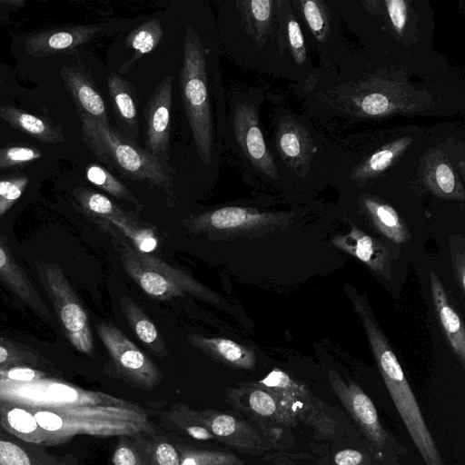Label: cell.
<instances>
[{
  "label": "cell",
  "mask_w": 465,
  "mask_h": 465,
  "mask_svg": "<svg viewBox=\"0 0 465 465\" xmlns=\"http://www.w3.org/2000/svg\"><path fill=\"white\" fill-rule=\"evenodd\" d=\"M37 428L27 440L40 442L74 434L130 436L151 433L153 427L144 411L134 403L115 405H76L58 410L27 409Z\"/></svg>",
  "instance_id": "cell-1"
},
{
  "label": "cell",
  "mask_w": 465,
  "mask_h": 465,
  "mask_svg": "<svg viewBox=\"0 0 465 465\" xmlns=\"http://www.w3.org/2000/svg\"><path fill=\"white\" fill-rule=\"evenodd\" d=\"M82 128L87 144L102 162L122 175L146 182L173 194V170L118 129L81 114Z\"/></svg>",
  "instance_id": "cell-2"
},
{
  "label": "cell",
  "mask_w": 465,
  "mask_h": 465,
  "mask_svg": "<svg viewBox=\"0 0 465 465\" xmlns=\"http://www.w3.org/2000/svg\"><path fill=\"white\" fill-rule=\"evenodd\" d=\"M351 115L382 117L393 114H417L429 109L430 94L419 92L391 74H377L338 94L337 100Z\"/></svg>",
  "instance_id": "cell-3"
},
{
  "label": "cell",
  "mask_w": 465,
  "mask_h": 465,
  "mask_svg": "<svg viewBox=\"0 0 465 465\" xmlns=\"http://www.w3.org/2000/svg\"><path fill=\"white\" fill-rule=\"evenodd\" d=\"M180 84L186 117L199 157L212 160L213 124L208 95L206 63L197 34L187 27L183 45Z\"/></svg>",
  "instance_id": "cell-4"
},
{
  "label": "cell",
  "mask_w": 465,
  "mask_h": 465,
  "mask_svg": "<svg viewBox=\"0 0 465 465\" xmlns=\"http://www.w3.org/2000/svg\"><path fill=\"white\" fill-rule=\"evenodd\" d=\"M0 403H15V407L22 404L23 409L58 410L76 405L125 406L132 402L41 377L28 381L0 379Z\"/></svg>",
  "instance_id": "cell-5"
},
{
  "label": "cell",
  "mask_w": 465,
  "mask_h": 465,
  "mask_svg": "<svg viewBox=\"0 0 465 465\" xmlns=\"http://www.w3.org/2000/svg\"><path fill=\"white\" fill-rule=\"evenodd\" d=\"M35 267L67 339L77 351L91 355L94 341L88 318L63 270L48 262H38Z\"/></svg>",
  "instance_id": "cell-6"
},
{
  "label": "cell",
  "mask_w": 465,
  "mask_h": 465,
  "mask_svg": "<svg viewBox=\"0 0 465 465\" xmlns=\"http://www.w3.org/2000/svg\"><path fill=\"white\" fill-rule=\"evenodd\" d=\"M122 256L127 273L151 296L169 299L187 292L213 302L218 301L214 294L185 272L158 258L133 251L129 247L122 251Z\"/></svg>",
  "instance_id": "cell-7"
},
{
  "label": "cell",
  "mask_w": 465,
  "mask_h": 465,
  "mask_svg": "<svg viewBox=\"0 0 465 465\" xmlns=\"http://www.w3.org/2000/svg\"><path fill=\"white\" fill-rule=\"evenodd\" d=\"M97 332L123 376L145 389H151L157 383V367L118 328L101 323L97 326Z\"/></svg>",
  "instance_id": "cell-8"
},
{
  "label": "cell",
  "mask_w": 465,
  "mask_h": 465,
  "mask_svg": "<svg viewBox=\"0 0 465 465\" xmlns=\"http://www.w3.org/2000/svg\"><path fill=\"white\" fill-rule=\"evenodd\" d=\"M232 121L237 143L244 155L258 171L272 179H278V170L265 143L255 106L250 102L238 104Z\"/></svg>",
  "instance_id": "cell-9"
},
{
  "label": "cell",
  "mask_w": 465,
  "mask_h": 465,
  "mask_svg": "<svg viewBox=\"0 0 465 465\" xmlns=\"http://www.w3.org/2000/svg\"><path fill=\"white\" fill-rule=\"evenodd\" d=\"M173 76H165L154 88L144 108L145 150L160 160L168 159Z\"/></svg>",
  "instance_id": "cell-10"
},
{
  "label": "cell",
  "mask_w": 465,
  "mask_h": 465,
  "mask_svg": "<svg viewBox=\"0 0 465 465\" xmlns=\"http://www.w3.org/2000/svg\"><path fill=\"white\" fill-rule=\"evenodd\" d=\"M329 382L367 438L377 447H382L387 434L371 398L356 383H345L334 371H329Z\"/></svg>",
  "instance_id": "cell-11"
},
{
  "label": "cell",
  "mask_w": 465,
  "mask_h": 465,
  "mask_svg": "<svg viewBox=\"0 0 465 465\" xmlns=\"http://www.w3.org/2000/svg\"><path fill=\"white\" fill-rule=\"evenodd\" d=\"M275 143L285 165L296 174L305 175L317 151L308 130L294 118L282 117L277 125Z\"/></svg>",
  "instance_id": "cell-12"
},
{
  "label": "cell",
  "mask_w": 465,
  "mask_h": 465,
  "mask_svg": "<svg viewBox=\"0 0 465 465\" xmlns=\"http://www.w3.org/2000/svg\"><path fill=\"white\" fill-rule=\"evenodd\" d=\"M421 160L422 181L434 195L460 202L465 200L462 182L444 152L430 148Z\"/></svg>",
  "instance_id": "cell-13"
},
{
  "label": "cell",
  "mask_w": 465,
  "mask_h": 465,
  "mask_svg": "<svg viewBox=\"0 0 465 465\" xmlns=\"http://www.w3.org/2000/svg\"><path fill=\"white\" fill-rule=\"evenodd\" d=\"M282 213H263L252 208L229 206L203 213L194 219L199 230L236 231L261 228L280 223Z\"/></svg>",
  "instance_id": "cell-14"
},
{
  "label": "cell",
  "mask_w": 465,
  "mask_h": 465,
  "mask_svg": "<svg viewBox=\"0 0 465 465\" xmlns=\"http://www.w3.org/2000/svg\"><path fill=\"white\" fill-rule=\"evenodd\" d=\"M0 281L35 313L52 320L51 312L36 287L1 238Z\"/></svg>",
  "instance_id": "cell-15"
},
{
  "label": "cell",
  "mask_w": 465,
  "mask_h": 465,
  "mask_svg": "<svg viewBox=\"0 0 465 465\" xmlns=\"http://www.w3.org/2000/svg\"><path fill=\"white\" fill-rule=\"evenodd\" d=\"M200 425L207 428L221 441L241 451L255 450L258 436L245 421L232 415L213 411L194 412Z\"/></svg>",
  "instance_id": "cell-16"
},
{
  "label": "cell",
  "mask_w": 465,
  "mask_h": 465,
  "mask_svg": "<svg viewBox=\"0 0 465 465\" xmlns=\"http://www.w3.org/2000/svg\"><path fill=\"white\" fill-rule=\"evenodd\" d=\"M332 242L341 251L361 261L375 272L384 274L389 263V252L381 242L357 226H352L346 234L334 236Z\"/></svg>",
  "instance_id": "cell-17"
},
{
  "label": "cell",
  "mask_w": 465,
  "mask_h": 465,
  "mask_svg": "<svg viewBox=\"0 0 465 465\" xmlns=\"http://www.w3.org/2000/svg\"><path fill=\"white\" fill-rule=\"evenodd\" d=\"M430 286L435 311L453 351L465 363V328L460 315L451 306L438 275L430 271Z\"/></svg>",
  "instance_id": "cell-18"
},
{
  "label": "cell",
  "mask_w": 465,
  "mask_h": 465,
  "mask_svg": "<svg viewBox=\"0 0 465 465\" xmlns=\"http://www.w3.org/2000/svg\"><path fill=\"white\" fill-rule=\"evenodd\" d=\"M109 96L114 107L119 131L132 140L138 133L136 94L132 84L119 74L112 73L107 78Z\"/></svg>",
  "instance_id": "cell-19"
},
{
  "label": "cell",
  "mask_w": 465,
  "mask_h": 465,
  "mask_svg": "<svg viewBox=\"0 0 465 465\" xmlns=\"http://www.w3.org/2000/svg\"><path fill=\"white\" fill-rule=\"evenodd\" d=\"M237 7L248 35L259 46H263L273 29L278 1L242 0L237 2Z\"/></svg>",
  "instance_id": "cell-20"
},
{
  "label": "cell",
  "mask_w": 465,
  "mask_h": 465,
  "mask_svg": "<svg viewBox=\"0 0 465 465\" xmlns=\"http://www.w3.org/2000/svg\"><path fill=\"white\" fill-rule=\"evenodd\" d=\"M189 340L193 346L232 367L251 370L255 366L254 352L231 340L198 335L190 336Z\"/></svg>",
  "instance_id": "cell-21"
},
{
  "label": "cell",
  "mask_w": 465,
  "mask_h": 465,
  "mask_svg": "<svg viewBox=\"0 0 465 465\" xmlns=\"http://www.w3.org/2000/svg\"><path fill=\"white\" fill-rule=\"evenodd\" d=\"M412 142L413 137L406 135L384 144L369 158L355 166L351 173L350 179L354 182L365 183L367 180L381 174L407 151Z\"/></svg>",
  "instance_id": "cell-22"
},
{
  "label": "cell",
  "mask_w": 465,
  "mask_h": 465,
  "mask_svg": "<svg viewBox=\"0 0 465 465\" xmlns=\"http://www.w3.org/2000/svg\"><path fill=\"white\" fill-rule=\"evenodd\" d=\"M361 204L377 230L395 243L410 239V232L397 212L389 204L372 196H363Z\"/></svg>",
  "instance_id": "cell-23"
},
{
  "label": "cell",
  "mask_w": 465,
  "mask_h": 465,
  "mask_svg": "<svg viewBox=\"0 0 465 465\" xmlns=\"http://www.w3.org/2000/svg\"><path fill=\"white\" fill-rule=\"evenodd\" d=\"M163 35V28L157 18H152L134 29L124 41L125 46L133 51V54L123 64L120 73H128L137 60L153 51Z\"/></svg>",
  "instance_id": "cell-24"
},
{
  "label": "cell",
  "mask_w": 465,
  "mask_h": 465,
  "mask_svg": "<svg viewBox=\"0 0 465 465\" xmlns=\"http://www.w3.org/2000/svg\"><path fill=\"white\" fill-rule=\"evenodd\" d=\"M121 306L126 319L140 341L148 346L154 354L162 357L165 355L164 342L157 328L146 314L126 296L122 298Z\"/></svg>",
  "instance_id": "cell-25"
},
{
  "label": "cell",
  "mask_w": 465,
  "mask_h": 465,
  "mask_svg": "<svg viewBox=\"0 0 465 465\" xmlns=\"http://www.w3.org/2000/svg\"><path fill=\"white\" fill-rule=\"evenodd\" d=\"M70 86L83 112L82 114L109 124L104 102L87 77L80 73L73 74L70 77Z\"/></svg>",
  "instance_id": "cell-26"
},
{
  "label": "cell",
  "mask_w": 465,
  "mask_h": 465,
  "mask_svg": "<svg viewBox=\"0 0 465 465\" xmlns=\"http://www.w3.org/2000/svg\"><path fill=\"white\" fill-rule=\"evenodd\" d=\"M300 9L311 32L320 43L330 35V13L325 2L321 0H300Z\"/></svg>",
  "instance_id": "cell-27"
},
{
  "label": "cell",
  "mask_w": 465,
  "mask_h": 465,
  "mask_svg": "<svg viewBox=\"0 0 465 465\" xmlns=\"http://www.w3.org/2000/svg\"><path fill=\"white\" fill-rule=\"evenodd\" d=\"M86 178L95 186L103 189L114 197L138 203L131 191L108 170L98 164H91L86 168Z\"/></svg>",
  "instance_id": "cell-28"
},
{
  "label": "cell",
  "mask_w": 465,
  "mask_h": 465,
  "mask_svg": "<svg viewBox=\"0 0 465 465\" xmlns=\"http://www.w3.org/2000/svg\"><path fill=\"white\" fill-rule=\"evenodd\" d=\"M75 195L83 209L94 216L109 221L124 213L114 203L102 193L81 189Z\"/></svg>",
  "instance_id": "cell-29"
},
{
  "label": "cell",
  "mask_w": 465,
  "mask_h": 465,
  "mask_svg": "<svg viewBox=\"0 0 465 465\" xmlns=\"http://www.w3.org/2000/svg\"><path fill=\"white\" fill-rule=\"evenodd\" d=\"M180 465H241L240 459L223 451L183 447Z\"/></svg>",
  "instance_id": "cell-30"
},
{
  "label": "cell",
  "mask_w": 465,
  "mask_h": 465,
  "mask_svg": "<svg viewBox=\"0 0 465 465\" xmlns=\"http://www.w3.org/2000/svg\"><path fill=\"white\" fill-rule=\"evenodd\" d=\"M285 15L288 44L295 63L302 65L307 58L305 41L300 25L294 17L292 9L286 6V1H278Z\"/></svg>",
  "instance_id": "cell-31"
},
{
  "label": "cell",
  "mask_w": 465,
  "mask_h": 465,
  "mask_svg": "<svg viewBox=\"0 0 465 465\" xmlns=\"http://www.w3.org/2000/svg\"><path fill=\"white\" fill-rule=\"evenodd\" d=\"M36 361V356L27 348L0 338V371Z\"/></svg>",
  "instance_id": "cell-32"
},
{
  "label": "cell",
  "mask_w": 465,
  "mask_h": 465,
  "mask_svg": "<svg viewBox=\"0 0 465 465\" xmlns=\"http://www.w3.org/2000/svg\"><path fill=\"white\" fill-rule=\"evenodd\" d=\"M0 465H50L15 442L0 436Z\"/></svg>",
  "instance_id": "cell-33"
},
{
  "label": "cell",
  "mask_w": 465,
  "mask_h": 465,
  "mask_svg": "<svg viewBox=\"0 0 465 465\" xmlns=\"http://www.w3.org/2000/svg\"><path fill=\"white\" fill-rule=\"evenodd\" d=\"M247 406L252 413L262 417H275L278 405L272 393L262 389H253L247 394Z\"/></svg>",
  "instance_id": "cell-34"
},
{
  "label": "cell",
  "mask_w": 465,
  "mask_h": 465,
  "mask_svg": "<svg viewBox=\"0 0 465 465\" xmlns=\"http://www.w3.org/2000/svg\"><path fill=\"white\" fill-rule=\"evenodd\" d=\"M26 184L24 177L0 179V217L21 197Z\"/></svg>",
  "instance_id": "cell-35"
},
{
  "label": "cell",
  "mask_w": 465,
  "mask_h": 465,
  "mask_svg": "<svg viewBox=\"0 0 465 465\" xmlns=\"http://www.w3.org/2000/svg\"><path fill=\"white\" fill-rule=\"evenodd\" d=\"M384 5L394 31L397 35H401L408 22V2L404 0H386Z\"/></svg>",
  "instance_id": "cell-36"
},
{
  "label": "cell",
  "mask_w": 465,
  "mask_h": 465,
  "mask_svg": "<svg viewBox=\"0 0 465 465\" xmlns=\"http://www.w3.org/2000/svg\"><path fill=\"white\" fill-rule=\"evenodd\" d=\"M40 155V152L31 147H10L0 153V166L20 164L39 158Z\"/></svg>",
  "instance_id": "cell-37"
},
{
  "label": "cell",
  "mask_w": 465,
  "mask_h": 465,
  "mask_svg": "<svg viewBox=\"0 0 465 465\" xmlns=\"http://www.w3.org/2000/svg\"><path fill=\"white\" fill-rule=\"evenodd\" d=\"M259 384L274 391L287 392L297 389L298 385L283 371L275 369L271 371Z\"/></svg>",
  "instance_id": "cell-38"
},
{
  "label": "cell",
  "mask_w": 465,
  "mask_h": 465,
  "mask_svg": "<svg viewBox=\"0 0 465 465\" xmlns=\"http://www.w3.org/2000/svg\"><path fill=\"white\" fill-rule=\"evenodd\" d=\"M15 123L20 128L34 136L45 137L49 134L45 124L38 117L29 114L17 113Z\"/></svg>",
  "instance_id": "cell-39"
},
{
  "label": "cell",
  "mask_w": 465,
  "mask_h": 465,
  "mask_svg": "<svg viewBox=\"0 0 465 465\" xmlns=\"http://www.w3.org/2000/svg\"><path fill=\"white\" fill-rule=\"evenodd\" d=\"M44 377V373L26 366H17L0 371V379L28 381Z\"/></svg>",
  "instance_id": "cell-40"
},
{
  "label": "cell",
  "mask_w": 465,
  "mask_h": 465,
  "mask_svg": "<svg viewBox=\"0 0 465 465\" xmlns=\"http://www.w3.org/2000/svg\"><path fill=\"white\" fill-rule=\"evenodd\" d=\"M154 460L157 465H180L181 460L174 447L168 442H161L155 447Z\"/></svg>",
  "instance_id": "cell-41"
},
{
  "label": "cell",
  "mask_w": 465,
  "mask_h": 465,
  "mask_svg": "<svg viewBox=\"0 0 465 465\" xmlns=\"http://www.w3.org/2000/svg\"><path fill=\"white\" fill-rule=\"evenodd\" d=\"M113 462L114 465H144L137 451L126 444L118 446L114 454Z\"/></svg>",
  "instance_id": "cell-42"
},
{
  "label": "cell",
  "mask_w": 465,
  "mask_h": 465,
  "mask_svg": "<svg viewBox=\"0 0 465 465\" xmlns=\"http://www.w3.org/2000/svg\"><path fill=\"white\" fill-rule=\"evenodd\" d=\"M362 460V454L356 450H340L334 456L336 465H360Z\"/></svg>",
  "instance_id": "cell-43"
},
{
  "label": "cell",
  "mask_w": 465,
  "mask_h": 465,
  "mask_svg": "<svg viewBox=\"0 0 465 465\" xmlns=\"http://www.w3.org/2000/svg\"><path fill=\"white\" fill-rule=\"evenodd\" d=\"M452 262L458 285L465 292V255L456 252L452 253Z\"/></svg>",
  "instance_id": "cell-44"
},
{
  "label": "cell",
  "mask_w": 465,
  "mask_h": 465,
  "mask_svg": "<svg viewBox=\"0 0 465 465\" xmlns=\"http://www.w3.org/2000/svg\"><path fill=\"white\" fill-rule=\"evenodd\" d=\"M194 416V413H193ZM195 418V416H194ZM195 424H191L187 426H183V428L191 437L199 440H216L215 436L205 427L199 424L197 419L195 418Z\"/></svg>",
  "instance_id": "cell-45"
}]
</instances>
